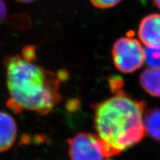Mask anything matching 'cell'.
<instances>
[{
  "label": "cell",
  "instance_id": "6da1fadb",
  "mask_svg": "<svg viewBox=\"0 0 160 160\" xmlns=\"http://www.w3.org/2000/svg\"><path fill=\"white\" fill-rule=\"evenodd\" d=\"M22 54L4 60L9 93L7 105L15 113L23 111L49 113L62 100L60 86L68 77L66 71H48Z\"/></svg>",
  "mask_w": 160,
  "mask_h": 160
},
{
  "label": "cell",
  "instance_id": "7a4b0ae2",
  "mask_svg": "<svg viewBox=\"0 0 160 160\" xmlns=\"http://www.w3.org/2000/svg\"><path fill=\"white\" fill-rule=\"evenodd\" d=\"M144 101H137L118 91L114 97L94 107L97 136L116 156L139 143L145 135Z\"/></svg>",
  "mask_w": 160,
  "mask_h": 160
},
{
  "label": "cell",
  "instance_id": "3957f363",
  "mask_svg": "<svg viewBox=\"0 0 160 160\" xmlns=\"http://www.w3.org/2000/svg\"><path fill=\"white\" fill-rule=\"evenodd\" d=\"M68 143L71 160H106L114 156L102 140L91 133H78Z\"/></svg>",
  "mask_w": 160,
  "mask_h": 160
},
{
  "label": "cell",
  "instance_id": "277c9868",
  "mask_svg": "<svg viewBox=\"0 0 160 160\" xmlns=\"http://www.w3.org/2000/svg\"><path fill=\"white\" fill-rule=\"evenodd\" d=\"M113 63L119 71L131 73L139 69L145 61V51L138 40L120 38L112 49Z\"/></svg>",
  "mask_w": 160,
  "mask_h": 160
},
{
  "label": "cell",
  "instance_id": "5b68a950",
  "mask_svg": "<svg viewBox=\"0 0 160 160\" xmlns=\"http://www.w3.org/2000/svg\"><path fill=\"white\" fill-rule=\"evenodd\" d=\"M139 37L146 46H160V14L153 13L142 19L139 27Z\"/></svg>",
  "mask_w": 160,
  "mask_h": 160
},
{
  "label": "cell",
  "instance_id": "8992f818",
  "mask_svg": "<svg viewBox=\"0 0 160 160\" xmlns=\"http://www.w3.org/2000/svg\"><path fill=\"white\" fill-rule=\"evenodd\" d=\"M17 133V125L13 117L0 111V153L8 151L14 145Z\"/></svg>",
  "mask_w": 160,
  "mask_h": 160
},
{
  "label": "cell",
  "instance_id": "52a82bcc",
  "mask_svg": "<svg viewBox=\"0 0 160 160\" xmlns=\"http://www.w3.org/2000/svg\"><path fill=\"white\" fill-rule=\"evenodd\" d=\"M142 88L150 95L160 97V68L145 69L139 77Z\"/></svg>",
  "mask_w": 160,
  "mask_h": 160
},
{
  "label": "cell",
  "instance_id": "ba28073f",
  "mask_svg": "<svg viewBox=\"0 0 160 160\" xmlns=\"http://www.w3.org/2000/svg\"><path fill=\"white\" fill-rule=\"evenodd\" d=\"M145 133L160 142V109L153 108L146 113L143 119Z\"/></svg>",
  "mask_w": 160,
  "mask_h": 160
},
{
  "label": "cell",
  "instance_id": "9c48e42d",
  "mask_svg": "<svg viewBox=\"0 0 160 160\" xmlns=\"http://www.w3.org/2000/svg\"><path fill=\"white\" fill-rule=\"evenodd\" d=\"M145 61L151 68H160V46L149 47L146 46Z\"/></svg>",
  "mask_w": 160,
  "mask_h": 160
},
{
  "label": "cell",
  "instance_id": "30bf717a",
  "mask_svg": "<svg viewBox=\"0 0 160 160\" xmlns=\"http://www.w3.org/2000/svg\"><path fill=\"white\" fill-rule=\"evenodd\" d=\"M92 5L99 9H108L117 5L122 0H90Z\"/></svg>",
  "mask_w": 160,
  "mask_h": 160
},
{
  "label": "cell",
  "instance_id": "8fae6325",
  "mask_svg": "<svg viewBox=\"0 0 160 160\" xmlns=\"http://www.w3.org/2000/svg\"><path fill=\"white\" fill-rule=\"evenodd\" d=\"M8 15V8L5 0H0V23L5 21Z\"/></svg>",
  "mask_w": 160,
  "mask_h": 160
},
{
  "label": "cell",
  "instance_id": "7c38bea8",
  "mask_svg": "<svg viewBox=\"0 0 160 160\" xmlns=\"http://www.w3.org/2000/svg\"><path fill=\"white\" fill-rule=\"evenodd\" d=\"M15 1H17L18 2H20V3L28 4V3H31V2H33L37 1V0H15Z\"/></svg>",
  "mask_w": 160,
  "mask_h": 160
},
{
  "label": "cell",
  "instance_id": "4fadbf2b",
  "mask_svg": "<svg viewBox=\"0 0 160 160\" xmlns=\"http://www.w3.org/2000/svg\"><path fill=\"white\" fill-rule=\"evenodd\" d=\"M153 2L156 7L160 10V0H153Z\"/></svg>",
  "mask_w": 160,
  "mask_h": 160
}]
</instances>
